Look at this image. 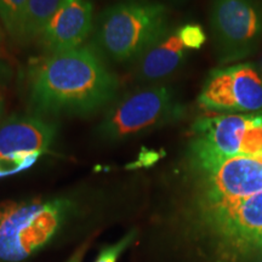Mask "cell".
<instances>
[{"label":"cell","instance_id":"cell-1","mask_svg":"<svg viewBox=\"0 0 262 262\" xmlns=\"http://www.w3.org/2000/svg\"><path fill=\"white\" fill-rule=\"evenodd\" d=\"M119 90L117 75L94 47L51 54L32 73L29 106L51 118L86 117L102 110Z\"/></svg>","mask_w":262,"mask_h":262},{"label":"cell","instance_id":"cell-2","mask_svg":"<svg viewBox=\"0 0 262 262\" xmlns=\"http://www.w3.org/2000/svg\"><path fill=\"white\" fill-rule=\"evenodd\" d=\"M169 31L165 5L149 0H124L98 16L94 48L111 61H137Z\"/></svg>","mask_w":262,"mask_h":262},{"label":"cell","instance_id":"cell-3","mask_svg":"<svg viewBox=\"0 0 262 262\" xmlns=\"http://www.w3.org/2000/svg\"><path fill=\"white\" fill-rule=\"evenodd\" d=\"M72 209L66 198L0 203V262H19L60 231Z\"/></svg>","mask_w":262,"mask_h":262},{"label":"cell","instance_id":"cell-4","mask_svg":"<svg viewBox=\"0 0 262 262\" xmlns=\"http://www.w3.org/2000/svg\"><path fill=\"white\" fill-rule=\"evenodd\" d=\"M261 152L262 112L202 117L192 126L189 155L198 172L209 171L234 157Z\"/></svg>","mask_w":262,"mask_h":262},{"label":"cell","instance_id":"cell-5","mask_svg":"<svg viewBox=\"0 0 262 262\" xmlns=\"http://www.w3.org/2000/svg\"><path fill=\"white\" fill-rule=\"evenodd\" d=\"M185 112V106L171 88L149 85L116 101L96 133L104 141L127 140L178 122Z\"/></svg>","mask_w":262,"mask_h":262},{"label":"cell","instance_id":"cell-6","mask_svg":"<svg viewBox=\"0 0 262 262\" xmlns=\"http://www.w3.org/2000/svg\"><path fill=\"white\" fill-rule=\"evenodd\" d=\"M209 22L222 66L255 54L262 42V0H212Z\"/></svg>","mask_w":262,"mask_h":262},{"label":"cell","instance_id":"cell-7","mask_svg":"<svg viewBox=\"0 0 262 262\" xmlns=\"http://www.w3.org/2000/svg\"><path fill=\"white\" fill-rule=\"evenodd\" d=\"M198 103L216 114L262 112V73L253 63L215 68L204 80Z\"/></svg>","mask_w":262,"mask_h":262},{"label":"cell","instance_id":"cell-8","mask_svg":"<svg viewBox=\"0 0 262 262\" xmlns=\"http://www.w3.org/2000/svg\"><path fill=\"white\" fill-rule=\"evenodd\" d=\"M201 175V212L243 201L262 192V152L227 159Z\"/></svg>","mask_w":262,"mask_h":262},{"label":"cell","instance_id":"cell-9","mask_svg":"<svg viewBox=\"0 0 262 262\" xmlns=\"http://www.w3.org/2000/svg\"><path fill=\"white\" fill-rule=\"evenodd\" d=\"M202 220L234 247L262 249V192L222 208L201 212Z\"/></svg>","mask_w":262,"mask_h":262},{"label":"cell","instance_id":"cell-10","mask_svg":"<svg viewBox=\"0 0 262 262\" xmlns=\"http://www.w3.org/2000/svg\"><path fill=\"white\" fill-rule=\"evenodd\" d=\"M58 125L38 114H14L0 122V159L22 162L48 152Z\"/></svg>","mask_w":262,"mask_h":262},{"label":"cell","instance_id":"cell-11","mask_svg":"<svg viewBox=\"0 0 262 262\" xmlns=\"http://www.w3.org/2000/svg\"><path fill=\"white\" fill-rule=\"evenodd\" d=\"M94 31V9L89 0H63L42 31L41 44L51 54L79 48Z\"/></svg>","mask_w":262,"mask_h":262},{"label":"cell","instance_id":"cell-12","mask_svg":"<svg viewBox=\"0 0 262 262\" xmlns=\"http://www.w3.org/2000/svg\"><path fill=\"white\" fill-rule=\"evenodd\" d=\"M178 28L170 29L137 60L136 78L143 83H156L175 73L187 56Z\"/></svg>","mask_w":262,"mask_h":262},{"label":"cell","instance_id":"cell-13","mask_svg":"<svg viewBox=\"0 0 262 262\" xmlns=\"http://www.w3.org/2000/svg\"><path fill=\"white\" fill-rule=\"evenodd\" d=\"M62 3L63 0H28L21 42L31 41L40 37Z\"/></svg>","mask_w":262,"mask_h":262},{"label":"cell","instance_id":"cell-14","mask_svg":"<svg viewBox=\"0 0 262 262\" xmlns=\"http://www.w3.org/2000/svg\"><path fill=\"white\" fill-rule=\"evenodd\" d=\"M28 0H0V22L8 34L22 41Z\"/></svg>","mask_w":262,"mask_h":262},{"label":"cell","instance_id":"cell-15","mask_svg":"<svg viewBox=\"0 0 262 262\" xmlns=\"http://www.w3.org/2000/svg\"><path fill=\"white\" fill-rule=\"evenodd\" d=\"M180 38L188 50H198L206 41V34L201 25L186 24L178 28Z\"/></svg>","mask_w":262,"mask_h":262},{"label":"cell","instance_id":"cell-16","mask_svg":"<svg viewBox=\"0 0 262 262\" xmlns=\"http://www.w3.org/2000/svg\"><path fill=\"white\" fill-rule=\"evenodd\" d=\"M135 237L136 232L131 231L130 233H127L125 237L117 242L116 244L104 247L94 262H117L120 255L124 253V250L135 241Z\"/></svg>","mask_w":262,"mask_h":262},{"label":"cell","instance_id":"cell-17","mask_svg":"<svg viewBox=\"0 0 262 262\" xmlns=\"http://www.w3.org/2000/svg\"><path fill=\"white\" fill-rule=\"evenodd\" d=\"M12 72L10 66L0 58V122L4 119L8 106L9 84L11 81Z\"/></svg>","mask_w":262,"mask_h":262},{"label":"cell","instance_id":"cell-18","mask_svg":"<svg viewBox=\"0 0 262 262\" xmlns=\"http://www.w3.org/2000/svg\"><path fill=\"white\" fill-rule=\"evenodd\" d=\"M39 157H32L22 162H16V160H6L0 159V179L5 178V176L14 175L21 171H25L31 168L33 164H35Z\"/></svg>","mask_w":262,"mask_h":262},{"label":"cell","instance_id":"cell-19","mask_svg":"<svg viewBox=\"0 0 262 262\" xmlns=\"http://www.w3.org/2000/svg\"><path fill=\"white\" fill-rule=\"evenodd\" d=\"M84 253H85V247L80 248L79 250H78L77 253H75L67 262H81V260H83V256H84Z\"/></svg>","mask_w":262,"mask_h":262},{"label":"cell","instance_id":"cell-20","mask_svg":"<svg viewBox=\"0 0 262 262\" xmlns=\"http://www.w3.org/2000/svg\"><path fill=\"white\" fill-rule=\"evenodd\" d=\"M0 24H2V22H0ZM3 37H4V33H3V28L2 26H0V42L3 40Z\"/></svg>","mask_w":262,"mask_h":262},{"label":"cell","instance_id":"cell-21","mask_svg":"<svg viewBox=\"0 0 262 262\" xmlns=\"http://www.w3.org/2000/svg\"><path fill=\"white\" fill-rule=\"evenodd\" d=\"M261 73H262V61H261Z\"/></svg>","mask_w":262,"mask_h":262}]
</instances>
